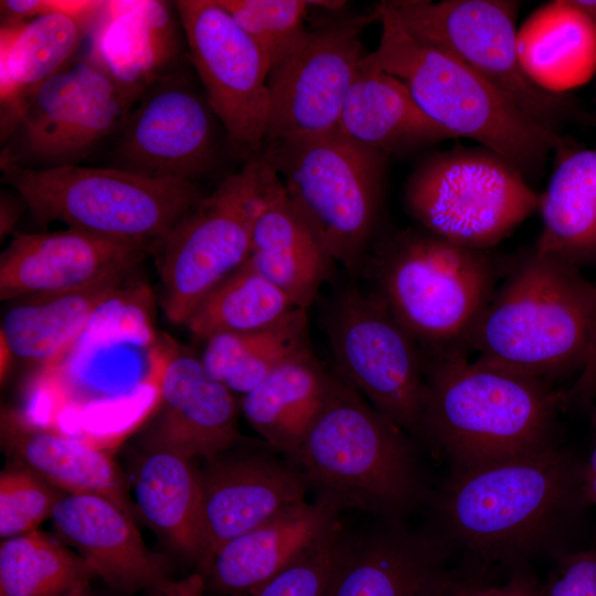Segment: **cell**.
Listing matches in <instances>:
<instances>
[{
	"label": "cell",
	"mask_w": 596,
	"mask_h": 596,
	"mask_svg": "<svg viewBox=\"0 0 596 596\" xmlns=\"http://www.w3.org/2000/svg\"><path fill=\"white\" fill-rule=\"evenodd\" d=\"M247 259L304 309L334 273L336 262L295 209L278 175L255 222Z\"/></svg>",
	"instance_id": "cell-28"
},
{
	"label": "cell",
	"mask_w": 596,
	"mask_h": 596,
	"mask_svg": "<svg viewBox=\"0 0 596 596\" xmlns=\"http://www.w3.org/2000/svg\"><path fill=\"white\" fill-rule=\"evenodd\" d=\"M423 352L421 444L449 472L557 447V414L566 395L552 383L470 359L467 351Z\"/></svg>",
	"instance_id": "cell-3"
},
{
	"label": "cell",
	"mask_w": 596,
	"mask_h": 596,
	"mask_svg": "<svg viewBox=\"0 0 596 596\" xmlns=\"http://www.w3.org/2000/svg\"><path fill=\"white\" fill-rule=\"evenodd\" d=\"M1 443L24 468L66 494H95L118 505L134 520H141L130 498L128 481L108 451L45 427L23 411L4 406L0 417Z\"/></svg>",
	"instance_id": "cell-25"
},
{
	"label": "cell",
	"mask_w": 596,
	"mask_h": 596,
	"mask_svg": "<svg viewBox=\"0 0 596 596\" xmlns=\"http://www.w3.org/2000/svg\"><path fill=\"white\" fill-rule=\"evenodd\" d=\"M262 156L333 260L359 275L376 240L389 157L339 129L266 141Z\"/></svg>",
	"instance_id": "cell-8"
},
{
	"label": "cell",
	"mask_w": 596,
	"mask_h": 596,
	"mask_svg": "<svg viewBox=\"0 0 596 596\" xmlns=\"http://www.w3.org/2000/svg\"><path fill=\"white\" fill-rule=\"evenodd\" d=\"M148 592L149 596H203L205 586L203 576L194 573L178 581L167 578Z\"/></svg>",
	"instance_id": "cell-42"
},
{
	"label": "cell",
	"mask_w": 596,
	"mask_h": 596,
	"mask_svg": "<svg viewBox=\"0 0 596 596\" xmlns=\"http://www.w3.org/2000/svg\"><path fill=\"white\" fill-rule=\"evenodd\" d=\"M241 596H249V595H241Z\"/></svg>",
	"instance_id": "cell-48"
},
{
	"label": "cell",
	"mask_w": 596,
	"mask_h": 596,
	"mask_svg": "<svg viewBox=\"0 0 596 596\" xmlns=\"http://www.w3.org/2000/svg\"><path fill=\"white\" fill-rule=\"evenodd\" d=\"M330 370L312 349L241 397V411L268 446L290 459L322 404Z\"/></svg>",
	"instance_id": "cell-32"
},
{
	"label": "cell",
	"mask_w": 596,
	"mask_h": 596,
	"mask_svg": "<svg viewBox=\"0 0 596 596\" xmlns=\"http://www.w3.org/2000/svg\"><path fill=\"white\" fill-rule=\"evenodd\" d=\"M363 57L338 121L343 135L387 157L451 139L400 79Z\"/></svg>",
	"instance_id": "cell-29"
},
{
	"label": "cell",
	"mask_w": 596,
	"mask_h": 596,
	"mask_svg": "<svg viewBox=\"0 0 596 596\" xmlns=\"http://www.w3.org/2000/svg\"><path fill=\"white\" fill-rule=\"evenodd\" d=\"M181 73L150 86L121 125L115 168L153 179L195 182L216 159L215 119L205 95Z\"/></svg>",
	"instance_id": "cell-17"
},
{
	"label": "cell",
	"mask_w": 596,
	"mask_h": 596,
	"mask_svg": "<svg viewBox=\"0 0 596 596\" xmlns=\"http://www.w3.org/2000/svg\"><path fill=\"white\" fill-rule=\"evenodd\" d=\"M135 269L107 275L73 289L13 299L0 324L1 371L14 359L36 369L62 353L97 309L119 290Z\"/></svg>",
	"instance_id": "cell-26"
},
{
	"label": "cell",
	"mask_w": 596,
	"mask_h": 596,
	"mask_svg": "<svg viewBox=\"0 0 596 596\" xmlns=\"http://www.w3.org/2000/svg\"><path fill=\"white\" fill-rule=\"evenodd\" d=\"M584 464L553 447L449 472L425 505L426 528L451 555L513 570L572 550L567 536L586 502Z\"/></svg>",
	"instance_id": "cell-2"
},
{
	"label": "cell",
	"mask_w": 596,
	"mask_h": 596,
	"mask_svg": "<svg viewBox=\"0 0 596 596\" xmlns=\"http://www.w3.org/2000/svg\"><path fill=\"white\" fill-rule=\"evenodd\" d=\"M361 273L425 352H469L472 329L497 287L488 251L419 226L376 238Z\"/></svg>",
	"instance_id": "cell-7"
},
{
	"label": "cell",
	"mask_w": 596,
	"mask_h": 596,
	"mask_svg": "<svg viewBox=\"0 0 596 596\" xmlns=\"http://www.w3.org/2000/svg\"><path fill=\"white\" fill-rule=\"evenodd\" d=\"M539 193L542 230L534 249L579 267L596 260V146H566Z\"/></svg>",
	"instance_id": "cell-31"
},
{
	"label": "cell",
	"mask_w": 596,
	"mask_h": 596,
	"mask_svg": "<svg viewBox=\"0 0 596 596\" xmlns=\"http://www.w3.org/2000/svg\"><path fill=\"white\" fill-rule=\"evenodd\" d=\"M189 58L230 146L247 161L263 152L269 110L267 60L217 0L174 2Z\"/></svg>",
	"instance_id": "cell-16"
},
{
	"label": "cell",
	"mask_w": 596,
	"mask_h": 596,
	"mask_svg": "<svg viewBox=\"0 0 596 596\" xmlns=\"http://www.w3.org/2000/svg\"><path fill=\"white\" fill-rule=\"evenodd\" d=\"M276 172L264 157L226 175L174 225L158 248L161 306L185 323L200 301L249 256L255 222Z\"/></svg>",
	"instance_id": "cell-11"
},
{
	"label": "cell",
	"mask_w": 596,
	"mask_h": 596,
	"mask_svg": "<svg viewBox=\"0 0 596 596\" xmlns=\"http://www.w3.org/2000/svg\"><path fill=\"white\" fill-rule=\"evenodd\" d=\"M419 445L330 370L319 412L288 460L316 501L405 521L433 491Z\"/></svg>",
	"instance_id": "cell-4"
},
{
	"label": "cell",
	"mask_w": 596,
	"mask_h": 596,
	"mask_svg": "<svg viewBox=\"0 0 596 596\" xmlns=\"http://www.w3.org/2000/svg\"><path fill=\"white\" fill-rule=\"evenodd\" d=\"M590 21L596 35V0H571Z\"/></svg>",
	"instance_id": "cell-46"
},
{
	"label": "cell",
	"mask_w": 596,
	"mask_h": 596,
	"mask_svg": "<svg viewBox=\"0 0 596 596\" xmlns=\"http://www.w3.org/2000/svg\"><path fill=\"white\" fill-rule=\"evenodd\" d=\"M486 570L471 566L469 573H458L450 588L445 596H480L483 588L488 585L483 579Z\"/></svg>",
	"instance_id": "cell-43"
},
{
	"label": "cell",
	"mask_w": 596,
	"mask_h": 596,
	"mask_svg": "<svg viewBox=\"0 0 596 596\" xmlns=\"http://www.w3.org/2000/svg\"><path fill=\"white\" fill-rule=\"evenodd\" d=\"M105 1L71 6L25 22L1 25V137L8 135L23 105L43 83L73 64L85 34Z\"/></svg>",
	"instance_id": "cell-24"
},
{
	"label": "cell",
	"mask_w": 596,
	"mask_h": 596,
	"mask_svg": "<svg viewBox=\"0 0 596 596\" xmlns=\"http://www.w3.org/2000/svg\"><path fill=\"white\" fill-rule=\"evenodd\" d=\"M322 327L332 370L421 444L423 352L383 299L345 286L324 307Z\"/></svg>",
	"instance_id": "cell-12"
},
{
	"label": "cell",
	"mask_w": 596,
	"mask_h": 596,
	"mask_svg": "<svg viewBox=\"0 0 596 596\" xmlns=\"http://www.w3.org/2000/svg\"><path fill=\"white\" fill-rule=\"evenodd\" d=\"M66 494L22 466L3 470L0 476V536L4 540L36 530L52 518Z\"/></svg>",
	"instance_id": "cell-37"
},
{
	"label": "cell",
	"mask_w": 596,
	"mask_h": 596,
	"mask_svg": "<svg viewBox=\"0 0 596 596\" xmlns=\"http://www.w3.org/2000/svg\"><path fill=\"white\" fill-rule=\"evenodd\" d=\"M265 55L269 71L301 41L311 7L306 0H217Z\"/></svg>",
	"instance_id": "cell-36"
},
{
	"label": "cell",
	"mask_w": 596,
	"mask_h": 596,
	"mask_svg": "<svg viewBox=\"0 0 596 596\" xmlns=\"http://www.w3.org/2000/svg\"><path fill=\"white\" fill-rule=\"evenodd\" d=\"M11 187L43 225L58 222L157 252L174 225L204 195L198 184L153 179L118 168L79 164L30 169L0 161Z\"/></svg>",
	"instance_id": "cell-9"
},
{
	"label": "cell",
	"mask_w": 596,
	"mask_h": 596,
	"mask_svg": "<svg viewBox=\"0 0 596 596\" xmlns=\"http://www.w3.org/2000/svg\"><path fill=\"white\" fill-rule=\"evenodd\" d=\"M136 507L163 541L199 568L206 557L200 468L194 459L143 450L132 478Z\"/></svg>",
	"instance_id": "cell-30"
},
{
	"label": "cell",
	"mask_w": 596,
	"mask_h": 596,
	"mask_svg": "<svg viewBox=\"0 0 596 596\" xmlns=\"http://www.w3.org/2000/svg\"><path fill=\"white\" fill-rule=\"evenodd\" d=\"M147 287L123 286L81 334L36 369L22 409L39 425L109 450L152 414L172 353L157 343Z\"/></svg>",
	"instance_id": "cell-1"
},
{
	"label": "cell",
	"mask_w": 596,
	"mask_h": 596,
	"mask_svg": "<svg viewBox=\"0 0 596 596\" xmlns=\"http://www.w3.org/2000/svg\"><path fill=\"white\" fill-rule=\"evenodd\" d=\"M67 596H92L88 586H82L75 590H73Z\"/></svg>",
	"instance_id": "cell-47"
},
{
	"label": "cell",
	"mask_w": 596,
	"mask_h": 596,
	"mask_svg": "<svg viewBox=\"0 0 596 596\" xmlns=\"http://www.w3.org/2000/svg\"><path fill=\"white\" fill-rule=\"evenodd\" d=\"M94 31L89 55L132 100L178 57L175 24L162 1H105Z\"/></svg>",
	"instance_id": "cell-27"
},
{
	"label": "cell",
	"mask_w": 596,
	"mask_h": 596,
	"mask_svg": "<svg viewBox=\"0 0 596 596\" xmlns=\"http://www.w3.org/2000/svg\"><path fill=\"white\" fill-rule=\"evenodd\" d=\"M56 538L111 588L124 594L149 589L168 578L166 560L143 543L135 520L110 500L66 494L52 514Z\"/></svg>",
	"instance_id": "cell-22"
},
{
	"label": "cell",
	"mask_w": 596,
	"mask_h": 596,
	"mask_svg": "<svg viewBox=\"0 0 596 596\" xmlns=\"http://www.w3.org/2000/svg\"><path fill=\"white\" fill-rule=\"evenodd\" d=\"M350 534L339 522L249 596H326Z\"/></svg>",
	"instance_id": "cell-38"
},
{
	"label": "cell",
	"mask_w": 596,
	"mask_h": 596,
	"mask_svg": "<svg viewBox=\"0 0 596 596\" xmlns=\"http://www.w3.org/2000/svg\"><path fill=\"white\" fill-rule=\"evenodd\" d=\"M596 429V411L594 416ZM583 490L586 502L596 505V438L592 454L586 462H584L583 472Z\"/></svg>",
	"instance_id": "cell-44"
},
{
	"label": "cell",
	"mask_w": 596,
	"mask_h": 596,
	"mask_svg": "<svg viewBox=\"0 0 596 596\" xmlns=\"http://www.w3.org/2000/svg\"><path fill=\"white\" fill-rule=\"evenodd\" d=\"M18 215L15 214V206L8 201V198H1V237L13 226Z\"/></svg>",
	"instance_id": "cell-45"
},
{
	"label": "cell",
	"mask_w": 596,
	"mask_h": 596,
	"mask_svg": "<svg viewBox=\"0 0 596 596\" xmlns=\"http://www.w3.org/2000/svg\"><path fill=\"white\" fill-rule=\"evenodd\" d=\"M244 444L205 460L200 468L206 539L200 571L227 542L305 501L309 491L299 469L277 458L272 447Z\"/></svg>",
	"instance_id": "cell-18"
},
{
	"label": "cell",
	"mask_w": 596,
	"mask_h": 596,
	"mask_svg": "<svg viewBox=\"0 0 596 596\" xmlns=\"http://www.w3.org/2000/svg\"><path fill=\"white\" fill-rule=\"evenodd\" d=\"M94 576L78 554L38 530L0 545V596H67Z\"/></svg>",
	"instance_id": "cell-35"
},
{
	"label": "cell",
	"mask_w": 596,
	"mask_h": 596,
	"mask_svg": "<svg viewBox=\"0 0 596 596\" xmlns=\"http://www.w3.org/2000/svg\"><path fill=\"white\" fill-rule=\"evenodd\" d=\"M71 2L56 0H2L0 1L1 25L21 23L43 14L61 11L68 8Z\"/></svg>",
	"instance_id": "cell-40"
},
{
	"label": "cell",
	"mask_w": 596,
	"mask_h": 596,
	"mask_svg": "<svg viewBox=\"0 0 596 596\" xmlns=\"http://www.w3.org/2000/svg\"><path fill=\"white\" fill-rule=\"evenodd\" d=\"M556 560L540 596H596V550L571 551Z\"/></svg>",
	"instance_id": "cell-39"
},
{
	"label": "cell",
	"mask_w": 596,
	"mask_h": 596,
	"mask_svg": "<svg viewBox=\"0 0 596 596\" xmlns=\"http://www.w3.org/2000/svg\"><path fill=\"white\" fill-rule=\"evenodd\" d=\"M132 102L88 55L31 94L2 139L0 161L39 170L78 164L121 127Z\"/></svg>",
	"instance_id": "cell-14"
},
{
	"label": "cell",
	"mask_w": 596,
	"mask_h": 596,
	"mask_svg": "<svg viewBox=\"0 0 596 596\" xmlns=\"http://www.w3.org/2000/svg\"><path fill=\"white\" fill-rule=\"evenodd\" d=\"M409 32L465 62L541 126L557 131L571 113L560 93L542 87L519 50V2L510 0H391L381 2Z\"/></svg>",
	"instance_id": "cell-13"
},
{
	"label": "cell",
	"mask_w": 596,
	"mask_h": 596,
	"mask_svg": "<svg viewBox=\"0 0 596 596\" xmlns=\"http://www.w3.org/2000/svg\"><path fill=\"white\" fill-rule=\"evenodd\" d=\"M296 308L246 259L200 301L184 326L194 338L206 341L222 333L266 328Z\"/></svg>",
	"instance_id": "cell-34"
},
{
	"label": "cell",
	"mask_w": 596,
	"mask_h": 596,
	"mask_svg": "<svg viewBox=\"0 0 596 596\" xmlns=\"http://www.w3.org/2000/svg\"><path fill=\"white\" fill-rule=\"evenodd\" d=\"M310 349L308 309L296 308L266 328L207 339L200 359L211 379L242 397L278 368Z\"/></svg>",
	"instance_id": "cell-33"
},
{
	"label": "cell",
	"mask_w": 596,
	"mask_h": 596,
	"mask_svg": "<svg viewBox=\"0 0 596 596\" xmlns=\"http://www.w3.org/2000/svg\"><path fill=\"white\" fill-rule=\"evenodd\" d=\"M149 252L74 228L18 234L0 255V300L73 289L136 269Z\"/></svg>",
	"instance_id": "cell-21"
},
{
	"label": "cell",
	"mask_w": 596,
	"mask_h": 596,
	"mask_svg": "<svg viewBox=\"0 0 596 596\" xmlns=\"http://www.w3.org/2000/svg\"><path fill=\"white\" fill-rule=\"evenodd\" d=\"M379 14L328 11L307 26L298 45L267 77L269 110L266 141L298 139L338 129L355 78L363 30ZM264 142V143H265Z\"/></svg>",
	"instance_id": "cell-15"
},
{
	"label": "cell",
	"mask_w": 596,
	"mask_h": 596,
	"mask_svg": "<svg viewBox=\"0 0 596 596\" xmlns=\"http://www.w3.org/2000/svg\"><path fill=\"white\" fill-rule=\"evenodd\" d=\"M351 533L326 596H445L453 555L427 530L379 519Z\"/></svg>",
	"instance_id": "cell-19"
},
{
	"label": "cell",
	"mask_w": 596,
	"mask_h": 596,
	"mask_svg": "<svg viewBox=\"0 0 596 596\" xmlns=\"http://www.w3.org/2000/svg\"><path fill=\"white\" fill-rule=\"evenodd\" d=\"M476 358L552 383L583 371L596 387V284L579 267L532 248L496 287L468 342Z\"/></svg>",
	"instance_id": "cell-5"
},
{
	"label": "cell",
	"mask_w": 596,
	"mask_h": 596,
	"mask_svg": "<svg viewBox=\"0 0 596 596\" xmlns=\"http://www.w3.org/2000/svg\"><path fill=\"white\" fill-rule=\"evenodd\" d=\"M541 586L526 567L513 570L502 585H487L480 596H540Z\"/></svg>",
	"instance_id": "cell-41"
},
{
	"label": "cell",
	"mask_w": 596,
	"mask_h": 596,
	"mask_svg": "<svg viewBox=\"0 0 596 596\" xmlns=\"http://www.w3.org/2000/svg\"><path fill=\"white\" fill-rule=\"evenodd\" d=\"M403 202L425 231L465 248L489 251L538 211L539 193L491 150L454 146L415 167Z\"/></svg>",
	"instance_id": "cell-10"
},
{
	"label": "cell",
	"mask_w": 596,
	"mask_h": 596,
	"mask_svg": "<svg viewBox=\"0 0 596 596\" xmlns=\"http://www.w3.org/2000/svg\"><path fill=\"white\" fill-rule=\"evenodd\" d=\"M377 47L363 60L400 79L422 111L453 138L499 155L529 180L568 141L522 111L448 50L405 29L382 3Z\"/></svg>",
	"instance_id": "cell-6"
},
{
	"label": "cell",
	"mask_w": 596,
	"mask_h": 596,
	"mask_svg": "<svg viewBox=\"0 0 596 596\" xmlns=\"http://www.w3.org/2000/svg\"><path fill=\"white\" fill-rule=\"evenodd\" d=\"M337 510L301 501L221 547L199 572L205 590L220 596L252 595L328 534Z\"/></svg>",
	"instance_id": "cell-23"
},
{
	"label": "cell",
	"mask_w": 596,
	"mask_h": 596,
	"mask_svg": "<svg viewBox=\"0 0 596 596\" xmlns=\"http://www.w3.org/2000/svg\"><path fill=\"white\" fill-rule=\"evenodd\" d=\"M240 409L235 394L206 374L201 359L173 348L159 403L141 435L142 449L212 459L245 440L237 426Z\"/></svg>",
	"instance_id": "cell-20"
}]
</instances>
